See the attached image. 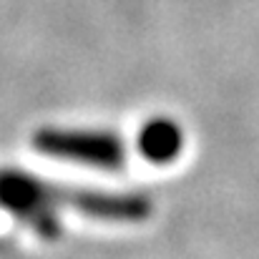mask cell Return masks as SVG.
Instances as JSON below:
<instances>
[{
	"label": "cell",
	"mask_w": 259,
	"mask_h": 259,
	"mask_svg": "<svg viewBox=\"0 0 259 259\" xmlns=\"http://www.w3.org/2000/svg\"><path fill=\"white\" fill-rule=\"evenodd\" d=\"M33 149L43 156L63 159L101 171H121L126 166V144L118 134L103 128H40L33 134Z\"/></svg>",
	"instance_id": "1"
},
{
	"label": "cell",
	"mask_w": 259,
	"mask_h": 259,
	"mask_svg": "<svg viewBox=\"0 0 259 259\" xmlns=\"http://www.w3.org/2000/svg\"><path fill=\"white\" fill-rule=\"evenodd\" d=\"M0 209L30 227L43 239L61 234V206L56 184L23 169H0Z\"/></svg>",
	"instance_id": "2"
},
{
	"label": "cell",
	"mask_w": 259,
	"mask_h": 259,
	"mask_svg": "<svg viewBox=\"0 0 259 259\" xmlns=\"http://www.w3.org/2000/svg\"><path fill=\"white\" fill-rule=\"evenodd\" d=\"M56 201L61 209H76L88 219L134 224L151 214V199L139 191H106L56 184Z\"/></svg>",
	"instance_id": "3"
},
{
	"label": "cell",
	"mask_w": 259,
	"mask_h": 259,
	"mask_svg": "<svg viewBox=\"0 0 259 259\" xmlns=\"http://www.w3.org/2000/svg\"><path fill=\"white\" fill-rule=\"evenodd\" d=\"M184 134L171 118H151L139 134V151L151 164H171L181 154Z\"/></svg>",
	"instance_id": "4"
}]
</instances>
